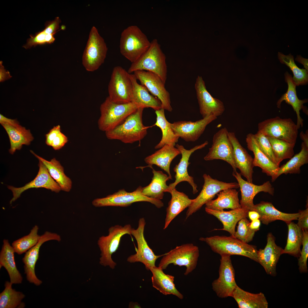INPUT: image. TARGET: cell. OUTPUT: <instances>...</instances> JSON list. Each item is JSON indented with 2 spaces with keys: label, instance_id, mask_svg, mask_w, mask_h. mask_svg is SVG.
Instances as JSON below:
<instances>
[{
  "label": "cell",
  "instance_id": "484cf974",
  "mask_svg": "<svg viewBox=\"0 0 308 308\" xmlns=\"http://www.w3.org/2000/svg\"><path fill=\"white\" fill-rule=\"evenodd\" d=\"M285 82L288 84V89L286 92L283 94L277 102V107L280 108L281 102L285 101V102L291 105L294 110L296 112L297 116L296 125L299 129L303 125V119L300 116V111L303 109V112L308 115V110L307 108L303 105L304 103L308 102V100L299 99L297 95L296 90V85L293 82L292 76L287 72H285Z\"/></svg>",
  "mask_w": 308,
  "mask_h": 308
},
{
  "label": "cell",
  "instance_id": "d4e9b609",
  "mask_svg": "<svg viewBox=\"0 0 308 308\" xmlns=\"http://www.w3.org/2000/svg\"><path fill=\"white\" fill-rule=\"evenodd\" d=\"M246 141L248 149L254 153V167H260L262 172L271 177L272 182L275 181L279 166L273 163L262 151L253 134H247Z\"/></svg>",
  "mask_w": 308,
  "mask_h": 308
},
{
  "label": "cell",
  "instance_id": "cb8c5ba5",
  "mask_svg": "<svg viewBox=\"0 0 308 308\" xmlns=\"http://www.w3.org/2000/svg\"><path fill=\"white\" fill-rule=\"evenodd\" d=\"M228 135L233 147V158L237 168L247 181L252 183L254 159L241 145L234 132H228Z\"/></svg>",
  "mask_w": 308,
  "mask_h": 308
},
{
  "label": "cell",
  "instance_id": "4dcf8cb0",
  "mask_svg": "<svg viewBox=\"0 0 308 308\" xmlns=\"http://www.w3.org/2000/svg\"><path fill=\"white\" fill-rule=\"evenodd\" d=\"M149 270L152 274L151 281L153 287L164 295H173L180 299H183V295L175 286L174 276L165 274L158 267L155 266Z\"/></svg>",
  "mask_w": 308,
  "mask_h": 308
},
{
  "label": "cell",
  "instance_id": "603a6c76",
  "mask_svg": "<svg viewBox=\"0 0 308 308\" xmlns=\"http://www.w3.org/2000/svg\"><path fill=\"white\" fill-rule=\"evenodd\" d=\"M283 250L275 243V238L272 234L268 233L266 246L264 249H260L258 252V262L268 274L273 276L276 275L277 264L282 254Z\"/></svg>",
  "mask_w": 308,
  "mask_h": 308
},
{
  "label": "cell",
  "instance_id": "e575fe53",
  "mask_svg": "<svg viewBox=\"0 0 308 308\" xmlns=\"http://www.w3.org/2000/svg\"><path fill=\"white\" fill-rule=\"evenodd\" d=\"M239 308H268V304L264 294L262 292L251 293L242 289L238 285L232 296Z\"/></svg>",
  "mask_w": 308,
  "mask_h": 308
},
{
  "label": "cell",
  "instance_id": "3957f363",
  "mask_svg": "<svg viewBox=\"0 0 308 308\" xmlns=\"http://www.w3.org/2000/svg\"><path fill=\"white\" fill-rule=\"evenodd\" d=\"M166 59L158 40L154 39L148 50L136 61L131 63L127 71L129 74L137 70L149 71L158 76L165 83L167 75Z\"/></svg>",
  "mask_w": 308,
  "mask_h": 308
},
{
  "label": "cell",
  "instance_id": "ab89813d",
  "mask_svg": "<svg viewBox=\"0 0 308 308\" xmlns=\"http://www.w3.org/2000/svg\"><path fill=\"white\" fill-rule=\"evenodd\" d=\"M308 163V146L303 142L300 151L293 156L285 164L279 167L275 179L283 174H300L301 167Z\"/></svg>",
  "mask_w": 308,
  "mask_h": 308
},
{
  "label": "cell",
  "instance_id": "816d5d0a",
  "mask_svg": "<svg viewBox=\"0 0 308 308\" xmlns=\"http://www.w3.org/2000/svg\"><path fill=\"white\" fill-rule=\"evenodd\" d=\"M61 22L58 17H56L54 20L47 21L45 23V28L43 31L47 34H54L59 29Z\"/></svg>",
  "mask_w": 308,
  "mask_h": 308
},
{
  "label": "cell",
  "instance_id": "7dc6e473",
  "mask_svg": "<svg viewBox=\"0 0 308 308\" xmlns=\"http://www.w3.org/2000/svg\"><path fill=\"white\" fill-rule=\"evenodd\" d=\"M250 223L247 218L240 220L235 234V237L247 243L252 241L256 231L250 228Z\"/></svg>",
  "mask_w": 308,
  "mask_h": 308
},
{
  "label": "cell",
  "instance_id": "74e56055",
  "mask_svg": "<svg viewBox=\"0 0 308 308\" xmlns=\"http://www.w3.org/2000/svg\"><path fill=\"white\" fill-rule=\"evenodd\" d=\"M151 169L153 174L152 180L148 185L143 187L142 193L148 197L161 200L164 193L167 192L169 189L167 181L171 179L162 171H156L153 167Z\"/></svg>",
  "mask_w": 308,
  "mask_h": 308
},
{
  "label": "cell",
  "instance_id": "6da1fadb",
  "mask_svg": "<svg viewBox=\"0 0 308 308\" xmlns=\"http://www.w3.org/2000/svg\"><path fill=\"white\" fill-rule=\"evenodd\" d=\"M199 240L205 242L213 252L220 256H241L258 262V250L256 247L249 244L231 235L200 237Z\"/></svg>",
  "mask_w": 308,
  "mask_h": 308
},
{
  "label": "cell",
  "instance_id": "44dd1931",
  "mask_svg": "<svg viewBox=\"0 0 308 308\" xmlns=\"http://www.w3.org/2000/svg\"><path fill=\"white\" fill-rule=\"evenodd\" d=\"M232 175L237 180L240 188L241 198L240 203L241 208L250 210H254L253 203L254 197L258 193L263 192L273 195L274 190L269 181L258 185L246 181L241 175L237 171H233Z\"/></svg>",
  "mask_w": 308,
  "mask_h": 308
},
{
  "label": "cell",
  "instance_id": "db71d44e",
  "mask_svg": "<svg viewBox=\"0 0 308 308\" xmlns=\"http://www.w3.org/2000/svg\"><path fill=\"white\" fill-rule=\"evenodd\" d=\"M0 123L5 124L14 127H18L20 125L19 122L15 119L8 118L1 114H0Z\"/></svg>",
  "mask_w": 308,
  "mask_h": 308
},
{
  "label": "cell",
  "instance_id": "9f6ffc18",
  "mask_svg": "<svg viewBox=\"0 0 308 308\" xmlns=\"http://www.w3.org/2000/svg\"><path fill=\"white\" fill-rule=\"evenodd\" d=\"M260 224V221L259 219L256 220L252 221L250 222V227L251 229L256 232L259 230Z\"/></svg>",
  "mask_w": 308,
  "mask_h": 308
},
{
  "label": "cell",
  "instance_id": "f5cc1de1",
  "mask_svg": "<svg viewBox=\"0 0 308 308\" xmlns=\"http://www.w3.org/2000/svg\"><path fill=\"white\" fill-rule=\"evenodd\" d=\"M300 214L297 219V225L302 230L308 229V208L305 210H300Z\"/></svg>",
  "mask_w": 308,
  "mask_h": 308
},
{
  "label": "cell",
  "instance_id": "ba28073f",
  "mask_svg": "<svg viewBox=\"0 0 308 308\" xmlns=\"http://www.w3.org/2000/svg\"><path fill=\"white\" fill-rule=\"evenodd\" d=\"M258 131L270 137L295 144L298 134L296 124L290 118L278 116L268 119L258 124Z\"/></svg>",
  "mask_w": 308,
  "mask_h": 308
},
{
  "label": "cell",
  "instance_id": "f907efd6",
  "mask_svg": "<svg viewBox=\"0 0 308 308\" xmlns=\"http://www.w3.org/2000/svg\"><path fill=\"white\" fill-rule=\"evenodd\" d=\"M302 231L303 247L298 260V265L300 272L305 273L308 271L307 261L308 257V231L307 230Z\"/></svg>",
  "mask_w": 308,
  "mask_h": 308
},
{
  "label": "cell",
  "instance_id": "681fc988",
  "mask_svg": "<svg viewBox=\"0 0 308 308\" xmlns=\"http://www.w3.org/2000/svg\"><path fill=\"white\" fill-rule=\"evenodd\" d=\"M254 135L262 151L273 163L279 166L274 156L271 145L267 137L258 131Z\"/></svg>",
  "mask_w": 308,
  "mask_h": 308
},
{
  "label": "cell",
  "instance_id": "680465c9",
  "mask_svg": "<svg viewBox=\"0 0 308 308\" xmlns=\"http://www.w3.org/2000/svg\"><path fill=\"white\" fill-rule=\"evenodd\" d=\"M248 216L252 221L259 219L260 216L259 213L254 210H250L248 212Z\"/></svg>",
  "mask_w": 308,
  "mask_h": 308
},
{
  "label": "cell",
  "instance_id": "9a60e30c",
  "mask_svg": "<svg viewBox=\"0 0 308 308\" xmlns=\"http://www.w3.org/2000/svg\"><path fill=\"white\" fill-rule=\"evenodd\" d=\"M228 133L227 129L224 127L214 135L211 147L204 159L206 161L223 160L230 165L233 171H236L237 168L233 158V149L228 137Z\"/></svg>",
  "mask_w": 308,
  "mask_h": 308
},
{
  "label": "cell",
  "instance_id": "c3c4849f",
  "mask_svg": "<svg viewBox=\"0 0 308 308\" xmlns=\"http://www.w3.org/2000/svg\"><path fill=\"white\" fill-rule=\"evenodd\" d=\"M54 35L47 34L42 31L36 33L35 35H31L30 38L27 40L26 44L24 45L23 47L27 49L38 45L51 44L55 40Z\"/></svg>",
  "mask_w": 308,
  "mask_h": 308
},
{
  "label": "cell",
  "instance_id": "7a4b0ae2",
  "mask_svg": "<svg viewBox=\"0 0 308 308\" xmlns=\"http://www.w3.org/2000/svg\"><path fill=\"white\" fill-rule=\"evenodd\" d=\"M144 109L138 108L120 125L106 132L107 138L118 140L125 143H132L143 139L147 134V129L150 127L145 126L143 123Z\"/></svg>",
  "mask_w": 308,
  "mask_h": 308
},
{
  "label": "cell",
  "instance_id": "7bdbcfd3",
  "mask_svg": "<svg viewBox=\"0 0 308 308\" xmlns=\"http://www.w3.org/2000/svg\"><path fill=\"white\" fill-rule=\"evenodd\" d=\"M278 57L280 62L288 66L293 74V81L296 86L304 85L308 82V71L305 69H301L295 64L293 56L291 54L287 55L279 52Z\"/></svg>",
  "mask_w": 308,
  "mask_h": 308
},
{
  "label": "cell",
  "instance_id": "91938a15",
  "mask_svg": "<svg viewBox=\"0 0 308 308\" xmlns=\"http://www.w3.org/2000/svg\"><path fill=\"white\" fill-rule=\"evenodd\" d=\"M300 136L303 142L308 146V130H307L305 133L301 131L300 134Z\"/></svg>",
  "mask_w": 308,
  "mask_h": 308
},
{
  "label": "cell",
  "instance_id": "52a82bcc",
  "mask_svg": "<svg viewBox=\"0 0 308 308\" xmlns=\"http://www.w3.org/2000/svg\"><path fill=\"white\" fill-rule=\"evenodd\" d=\"M132 229L130 224L123 226L119 225L111 227L108 230V234L100 237L98 244L101 251L100 264L104 266L109 267L114 269L116 263L112 258V255L119 247L122 237L126 234L131 235Z\"/></svg>",
  "mask_w": 308,
  "mask_h": 308
},
{
  "label": "cell",
  "instance_id": "83f0119b",
  "mask_svg": "<svg viewBox=\"0 0 308 308\" xmlns=\"http://www.w3.org/2000/svg\"><path fill=\"white\" fill-rule=\"evenodd\" d=\"M254 211L259 213V220L266 225L277 220H282L287 224L297 220L300 214L299 212L294 213L281 212L276 209L271 203L264 201L254 205Z\"/></svg>",
  "mask_w": 308,
  "mask_h": 308
},
{
  "label": "cell",
  "instance_id": "d590c367",
  "mask_svg": "<svg viewBox=\"0 0 308 308\" xmlns=\"http://www.w3.org/2000/svg\"><path fill=\"white\" fill-rule=\"evenodd\" d=\"M1 125L9 136L10 144L9 151L12 154L16 150H20L23 145H29L34 139L30 130L21 125L14 127L5 124Z\"/></svg>",
  "mask_w": 308,
  "mask_h": 308
},
{
  "label": "cell",
  "instance_id": "11a10c76",
  "mask_svg": "<svg viewBox=\"0 0 308 308\" xmlns=\"http://www.w3.org/2000/svg\"><path fill=\"white\" fill-rule=\"evenodd\" d=\"M12 77L10 75L9 72L4 68L2 65V61H0V81L3 82L6 80H8Z\"/></svg>",
  "mask_w": 308,
  "mask_h": 308
},
{
  "label": "cell",
  "instance_id": "4316f807",
  "mask_svg": "<svg viewBox=\"0 0 308 308\" xmlns=\"http://www.w3.org/2000/svg\"><path fill=\"white\" fill-rule=\"evenodd\" d=\"M130 77L133 84V92L131 102L138 108H150L155 111L161 109V103L156 97L151 94L147 88L139 84L133 74H130Z\"/></svg>",
  "mask_w": 308,
  "mask_h": 308
},
{
  "label": "cell",
  "instance_id": "f6af8a7d",
  "mask_svg": "<svg viewBox=\"0 0 308 308\" xmlns=\"http://www.w3.org/2000/svg\"><path fill=\"white\" fill-rule=\"evenodd\" d=\"M39 228L35 225L29 234L15 241L12 244L15 253L21 255L26 252L35 246L39 241L41 236L38 234Z\"/></svg>",
  "mask_w": 308,
  "mask_h": 308
},
{
  "label": "cell",
  "instance_id": "7402d4cb",
  "mask_svg": "<svg viewBox=\"0 0 308 308\" xmlns=\"http://www.w3.org/2000/svg\"><path fill=\"white\" fill-rule=\"evenodd\" d=\"M39 161V171L33 180L21 187L8 186V188L11 191L13 196L10 201V204L19 198L23 192L29 189L44 188L56 193L61 190L60 186L51 176L45 165L41 161Z\"/></svg>",
  "mask_w": 308,
  "mask_h": 308
},
{
  "label": "cell",
  "instance_id": "5b68a950",
  "mask_svg": "<svg viewBox=\"0 0 308 308\" xmlns=\"http://www.w3.org/2000/svg\"><path fill=\"white\" fill-rule=\"evenodd\" d=\"M138 108L133 103L119 104L107 97L100 107V116L98 122L99 129L105 132L122 123Z\"/></svg>",
  "mask_w": 308,
  "mask_h": 308
},
{
  "label": "cell",
  "instance_id": "b9f144b4",
  "mask_svg": "<svg viewBox=\"0 0 308 308\" xmlns=\"http://www.w3.org/2000/svg\"><path fill=\"white\" fill-rule=\"evenodd\" d=\"M12 284L9 281H6L5 284V288L0 294V308H23L24 303L21 302L25 295L21 292L16 291L12 287Z\"/></svg>",
  "mask_w": 308,
  "mask_h": 308
},
{
  "label": "cell",
  "instance_id": "836d02e7",
  "mask_svg": "<svg viewBox=\"0 0 308 308\" xmlns=\"http://www.w3.org/2000/svg\"><path fill=\"white\" fill-rule=\"evenodd\" d=\"M216 194L217 198L206 203L205 208L218 211L223 210L225 209L232 210L241 208L238 192L236 189H225Z\"/></svg>",
  "mask_w": 308,
  "mask_h": 308
},
{
  "label": "cell",
  "instance_id": "1f68e13d",
  "mask_svg": "<svg viewBox=\"0 0 308 308\" xmlns=\"http://www.w3.org/2000/svg\"><path fill=\"white\" fill-rule=\"evenodd\" d=\"M14 250L8 240L4 239L0 253V268L3 267L7 271L10 282L13 284L21 283L23 277L18 270L15 260Z\"/></svg>",
  "mask_w": 308,
  "mask_h": 308
},
{
  "label": "cell",
  "instance_id": "8fae6325",
  "mask_svg": "<svg viewBox=\"0 0 308 308\" xmlns=\"http://www.w3.org/2000/svg\"><path fill=\"white\" fill-rule=\"evenodd\" d=\"M108 97L113 102L119 104L131 102L133 84L130 74L120 66L112 70L108 86Z\"/></svg>",
  "mask_w": 308,
  "mask_h": 308
},
{
  "label": "cell",
  "instance_id": "d6a6232c",
  "mask_svg": "<svg viewBox=\"0 0 308 308\" xmlns=\"http://www.w3.org/2000/svg\"><path fill=\"white\" fill-rule=\"evenodd\" d=\"M169 193L171 194V197L166 209L164 230L168 227L175 217L188 207L194 201V199H190L185 193L177 191L175 188Z\"/></svg>",
  "mask_w": 308,
  "mask_h": 308
},
{
  "label": "cell",
  "instance_id": "f1b7e54d",
  "mask_svg": "<svg viewBox=\"0 0 308 308\" xmlns=\"http://www.w3.org/2000/svg\"><path fill=\"white\" fill-rule=\"evenodd\" d=\"M205 211L208 214L216 217L222 224V228L216 230L227 231L234 237L237 223L242 219L247 218L249 211L241 208L229 211L216 210L205 208Z\"/></svg>",
  "mask_w": 308,
  "mask_h": 308
},
{
  "label": "cell",
  "instance_id": "30bf717a",
  "mask_svg": "<svg viewBox=\"0 0 308 308\" xmlns=\"http://www.w3.org/2000/svg\"><path fill=\"white\" fill-rule=\"evenodd\" d=\"M142 189L143 187L140 186L131 192H127L124 189L120 190L105 197L95 199L92 204L96 207H126L135 202H147L154 204L158 208H161L164 206L163 202L161 200L153 199L144 195L142 193Z\"/></svg>",
  "mask_w": 308,
  "mask_h": 308
},
{
  "label": "cell",
  "instance_id": "277c9868",
  "mask_svg": "<svg viewBox=\"0 0 308 308\" xmlns=\"http://www.w3.org/2000/svg\"><path fill=\"white\" fill-rule=\"evenodd\" d=\"M151 44L146 35L137 26H129L121 33L119 49L121 54L131 63L136 61Z\"/></svg>",
  "mask_w": 308,
  "mask_h": 308
},
{
  "label": "cell",
  "instance_id": "8d00e7d4",
  "mask_svg": "<svg viewBox=\"0 0 308 308\" xmlns=\"http://www.w3.org/2000/svg\"><path fill=\"white\" fill-rule=\"evenodd\" d=\"M30 152L45 165L51 176L60 186L61 190L66 192L70 191L72 187V181L65 174L64 168L58 161L54 158L49 161L37 155L32 151L30 150Z\"/></svg>",
  "mask_w": 308,
  "mask_h": 308
},
{
  "label": "cell",
  "instance_id": "ac0fdd59",
  "mask_svg": "<svg viewBox=\"0 0 308 308\" xmlns=\"http://www.w3.org/2000/svg\"><path fill=\"white\" fill-rule=\"evenodd\" d=\"M208 143L207 141H206L203 143L196 145L189 150L186 149L182 145L178 144L175 145L176 147L180 151L182 157L179 162L175 165L173 169V170L176 173L175 176V181L169 185L167 192L169 193L171 190L175 188L178 184L183 181L187 182L191 185L192 187L193 193L194 194L198 192V187L194 182L193 177L190 176L188 172V167L190 164L189 160L191 155L193 152L197 150L204 147Z\"/></svg>",
  "mask_w": 308,
  "mask_h": 308
},
{
  "label": "cell",
  "instance_id": "bcb514c9",
  "mask_svg": "<svg viewBox=\"0 0 308 308\" xmlns=\"http://www.w3.org/2000/svg\"><path fill=\"white\" fill-rule=\"evenodd\" d=\"M45 143L55 150L63 147L68 141V137L61 131L59 125L54 126L45 135Z\"/></svg>",
  "mask_w": 308,
  "mask_h": 308
},
{
  "label": "cell",
  "instance_id": "ffe728a7",
  "mask_svg": "<svg viewBox=\"0 0 308 308\" xmlns=\"http://www.w3.org/2000/svg\"><path fill=\"white\" fill-rule=\"evenodd\" d=\"M51 240L60 242L61 240V237L57 233L45 232L41 236L37 243L26 252L22 259L24 264L25 273L26 274L27 280L37 286H39L42 283V281L37 277L35 272V266L38 258L40 249L44 243Z\"/></svg>",
  "mask_w": 308,
  "mask_h": 308
},
{
  "label": "cell",
  "instance_id": "9c48e42d",
  "mask_svg": "<svg viewBox=\"0 0 308 308\" xmlns=\"http://www.w3.org/2000/svg\"><path fill=\"white\" fill-rule=\"evenodd\" d=\"M108 48L104 38L94 26L90 31L82 57V64L86 70L95 71L104 63Z\"/></svg>",
  "mask_w": 308,
  "mask_h": 308
},
{
  "label": "cell",
  "instance_id": "5bb4252c",
  "mask_svg": "<svg viewBox=\"0 0 308 308\" xmlns=\"http://www.w3.org/2000/svg\"><path fill=\"white\" fill-rule=\"evenodd\" d=\"M145 224L144 218H141L139 220L137 228L136 229L132 228L131 235L134 237L137 241V249L136 253L129 256L127 260L131 263L141 262L144 264L147 270H149L151 268L155 266L156 260L163 256L165 254L156 255L149 246L144 234Z\"/></svg>",
  "mask_w": 308,
  "mask_h": 308
},
{
  "label": "cell",
  "instance_id": "4fadbf2b",
  "mask_svg": "<svg viewBox=\"0 0 308 308\" xmlns=\"http://www.w3.org/2000/svg\"><path fill=\"white\" fill-rule=\"evenodd\" d=\"M204 183L200 192L188 207L185 219L199 210L202 206L214 197L220 191L227 189H237L239 187L238 183H226L214 179L209 175L204 174L203 175Z\"/></svg>",
  "mask_w": 308,
  "mask_h": 308
},
{
  "label": "cell",
  "instance_id": "d6986e66",
  "mask_svg": "<svg viewBox=\"0 0 308 308\" xmlns=\"http://www.w3.org/2000/svg\"><path fill=\"white\" fill-rule=\"evenodd\" d=\"M217 118L211 115L194 122L180 121L170 124L176 135L186 141L194 142L199 139L207 126Z\"/></svg>",
  "mask_w": 308,
  "mask_h": 308
},
{
  "label": "cell",
  "instance_id": "60d3db41",
  "mask_svg": "<svg viewBox=\"0 0 308 308\" xmlns=\"http://www.w3.org/2000/svg\"><path fill=\"white\" fill-rule=\"evenodd\" d=\"M287 224L288 229V237L286 245L283 250L282 254H287L295 257H299L302 241V230L297 224L291 222Z\"/></svg>",
  "mask_w": 308,
  "mask_h": 308
},
{
  "label": "cell",
  "instance_id": "8992f818",
  "mask_svg": "<svg viewBox=\"0 0 308 308\" xmlns=\"http://www.w3.org/2000/svg\"><path fill=\"white\" fill-rule=\"evenodd\" d=\"M199 256L198 246L192 243L183 244L165 254L158 267L163 270L171 264L185 266L186 269L184 274L187 275L196 268Z\"/></svg>",
  "mask_w": 308,
  "mask_h": 308
},
{
  "label": "cell",
  "instance_id": "7c38bea8",
  "mask_svg": "<svg viewBox=\"0 0 308 308\" xmlns=\"http://www.w3.org/2000/svg\"><path fill=\"white\" fill-rule=\"evenodd\" d=\"M219 277L212 283V288L217 296L221 298L232 297L237 286L235 280V272L231 256H220Z\"/></svg>",
  "mask_w": 308,
  "mask_h": 308
},
{
  "label": "cell",
  "instance_id": "ee69618b",
  "mask_svg": "<svg viewBox=\"0 0 308 308\" xmlns=\"http://www.w3.org/2000/svg\"><path fill=\"white\" fill-rule=\"evenodd\" d=\"M267 137L271 145L274 156L279 165L283 160L291 159L293 156L295 144L272 137Z\"/></svg>",
  "mask_w": 308,
  "mask_h": 308
},
{
  "label": "cell",
  "instance_id": "f35d334b",
  "mask_svg": "<svg viewBox=\"0 0 308 308\" xmlns=\"http://www.w3.org/2000/svg\"><path fill=\"white\" fill-rule=\"evenodd\" d=\"M165 110L161 109L155 111L156 121L154 125L159 127L162 133V137L159 142L155 147L156 149H160L165 145L175 146L179 138L176 135L171 127L170 123L166 119Z\"/></svg>",
  "mask_w": 308,
  "mask_h": 308
},
{
  "label": "cell",
  "instance_id": "2e32d148",
  "mask_svg": "<svg viewBox=\"0 0 308 308\" xmlns=\"http://www.w3.org/2000/svg\"><path fill=\"white\" fill-rule=\"evenodd\" d=\"M133 74L141 84L160 100L162 108L169 112L172 111L169 93L165 88V83L158 76L152 72L142 70L135 71Z\"/></svg>",
  "mask_w": 308,
  "mask_h": 308
},
{
  "label": "cell",
  "instance_id": "f546056e",
  "mask_svg": "<svg viewBox=\"0 0 308 308\" xmlns=\"http://www.w3.org/2000/svg\"><path fill=\"white\" fill-rule=\"evenodd\" d=\"M180 154V151L175 146L165 145L152 155L145 157L144 161L148 164L147 166L151 168L152 165H155L165 171L171 179L172 177L170 170L171 163L173 160Z\"/></svg>",
  "mask_w": 308,
  "mask_h": 308
},
{
  "label": "cell",
  "instance_id": "e0dca14e",
  "mask_svg": "<svg viewBox=\"0 0 308 308\" xmlns=\"http://www.w3.org/2000/svg\"><path fill=\"white\" fill-rule=\"evenodd\" d=\"M194 86L200 112L202 117L211 115L217 117L221 115L225 109L223 103L209 92L202 76H198Z\"/></svg>",
  "mask_w": 308,
  "mask_h": 308
},
{
  "label": "cell",
  "instance_id": "6f0895ef",
  "mask_svg": "<svg viewBox=\"0 0 308 308\" xmlns=\"http://www.w3.org/2000/svg\"><path fill=\"white\" fill-rule=\"evenodd\" d=\"M295 60L298 62L302 64L305 69L308 71L307 59L304 58L300 55H297Z\"/></svg>",
  "mask_w": 308,
  "mask_h": 308
}]
</instances>
